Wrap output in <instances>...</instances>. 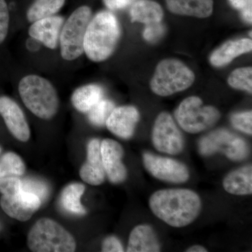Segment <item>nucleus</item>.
Returning a JSON list of instances; mask_svg holds the SVG:
<instances>
[{
	"mask_svg": "<svg viewBox=\"0 0 252 252\" xmlns=\"http://www.w3.org/2000/svg\"><path fill=\"white\" fill-rule=\"evenodd\" d=\"M154 215L174 228L193 223L201 211L198 194L187 189H167L154 192L149 201Z\"/></svg>",
	"mask_w": 252,
	"mask_h": 252,
	"instance_id": "1",
	"label": "nucleus"
},
{
	"mask_svg": "<svg viewBox=\"0 0 252 252\" xmlns=\"http://www.w3.org/2000/svg\"><path fill=\"white\" fill-rule=\"evenodd\" d=\"M120 37V25L115 15L108 11H99L88 25L84 53L91 61L102 62L112 56Z\"/></svg>",
	"mask_w": 252,
	"mask_h": 252,
	"instance_id": "2",
	"label": "nucleus"
},
{
	"mask_svg": "<svg viewBox=\"0 0 252 252\" xmlns=\"http://www.w3.org/2000/svg\"><path fill=\"white\" fill-rule=\"evenodd\" d=\"M18 92L26 107L39 119L49 120L57 114V91L45 78L36 74L26 76L20 81Z\"/></svg>",
	"mask_w": 252,
	"mask_h": 252,
	"instance_id": "3",
	"label": "nucleus"
},
{
	"mask_svg": "<svg viewBox=\"0 0 252 252\" xmlns=\"http://www.w3.org/2000/svg\"><path fill=\"white\" fill-rule=\"evenodd\" d=\"M28 246L34 252H72L77 244L70 233L48 218L38 220L28 235Z\"/></svg>",
	"mask_w": 252,
	"mask_h": 252,
	"instance_id": "4",
	"label": "nucleus"
},
{
	"mask_svg": "<svg viewBox=\"0 0 252 252\" xmlns=\"http://www.w3.org/2000/svg\"><path fill=\"white\" fill-rule=\"evenodd\" d=\"M195 81L193 71L179 60H162L156 67L150 88L154 94L167 97L188 89Z\"/></svg>",
	"mask_w": 252,
	"mask_h": 252,
	"instance_id": "5",
	"label": "nucleus"
},
{
	"mask_svg": "<svg viewBox=\"0 0 252 252\" xmlns=\"http://www.w3.org/2000/svg\"><path fill=\"white\" fill-rule=\"evenodd\" d=\"M179 126L187 132L197 134L208 130L220 121V111L211 105H203L201 99L190 96L182 101L175 113Z\"/></svg>",
	"mask_w": 252,
	"mask_h": 252,
	"instance_id": "6",
	"label": "nucleus"
},
{
	"mask_svg": "<svg viewBox=\"0 0 252 252\" xmlns=\"http://www.w3.org/2000/svg\"><path fill=\"white\" fill-rule=\"evenodd\" d=\"M91 18V8L81 6L70 15L67 21H64L59 39L63 59L74 61L84 54V37Z\"/></svg>",
	"mask_w": 252,
	"mask_h": 252,
	"instance_id": "7",
	"label": "nucleus"
},
{
	"mask_svg": "<svg viewBox=\"0 0 252 252\" xmlns=\"http://www.w3.org/2000/svg\"><path fill=\"white\" fill-rule=\"evenodd\" d=\"M198 151L205 157L220 153L233 161H242L250 154L246 141L225 129L212 131L202 137Z\"/></svg>",
	"mask_w": 252,
	"mask_h": 252,
	"instance_id": "8",
	"label": "nucleus"
},
{
	"mask_svg": "<svg viewBox=\"0 0 252 252\" xmlns=\"http://www.w3.org/2000/svg\"><path fill=\"white\" fill-rule=\"evenodd\" d=\"M152 140L154 148L161 153L177 155L185 148L183 135L173 117L167 112L158 115L152 129Z\"/></svg>",
	"mask_w": 252,
	"mask_h": 252,
	"instance_id": "9",
	"label": "nucleus"
},
{
	"mask_svg": "<svg viewBox=\"0 0 252 252\" xmlns=\"http://www.w3.org/2000/svg\"><path fill=\"white\" fill-rule=\"evenodd\" d=\"M142 161L146 170L156 179L162 182L185 183L190 177L187 165L175 159L145 152L142 155Z\"/></svg>",
	"mask_w": 252,
	"mask_h": 252,
	"instance_id": "10",
	"label": "nucleus"
},
{
	"mask_svg": "<svg viewBox=\"0 0 252 252\" xmlns=\"http://www.w3.org/2000/svg\"><path fill=\"white\" fill-rule=\"evenodd\" d=\"M41 204L39 197L23 189L14 195H2L0 200V205L5 213L20 221L29 220Z\"/></svg>",
	"mask_w": 252,
	"mask_h": 252,
	"instance_id": "11",
	"label": "nucleus"
},
{
	"mask_svg": "<svg viewBox=\"0 0 252 252\" xmlns=\"http://www.w3.org/2000/svg\"><path fill=\"white\" fill-rule=\"evenodd\" d=\"M101 157L106 176L113 184H120L126 180L127 169L123 163L124 150L122 146L112 139H104L100 144Z\"/></svg>",
	"mask_w": 252,
	"mask_h": 252,
	"instance_id": "12",
	"label": "nucleus"
},
{
	"mask_svg": "<svg viewBox=\"0 0 252 252\" xmlns=\"http://www.w3.org/2000/svg\"><path fill=\"white\" fill-rule=\"evenodd\" d=\"M0 115L10 132L21 142H26L31 137V130L22 109L7 96H0Z\"/></svg>",
	"mask_w": 252,
	"mask_h": 252,
	"instance_id": "13",
	"label": "nucleus"
},
{
	"mask_svg": "<svg viewBox=\"0 0 252 252\" xmlns=\"http://www.w3.org/2000/svg\"><path fill=\"white\" fill-rule=\"evenodd\" d=\"M140 117L138 109L134 106H121L113 109L105 126L114 135L127 140L133 136Z\"/></svg>",
	"mask_w": 252,
	"mask_h": 252,
	"instance_id": "14",
	"label": "nucleus"
},
{
	"mask_svg": "<svg viewBox=\"0 0 252 252\" xmlns=\"http://www.w3.org/2000/svg\"><path fill=\"white\" fill-rule=\"evenodd\" d=\"M64 18L61 16H52L41 18L31 25L28 33L35 40L42 43L50 49H57L59 45L60 35Z\"/></svg>",
	"mask_w": 252,
	"mask_h": 252,
	"instance_id": "15",
	"label": "nucleus"
},
{
	"mask_svg": "<svg viewBox=\"0 0 252 252\" xmlns=\"http://www.w3.org/2000/svg\"><path fill=\"white\" fill-rule=\"evenodd\" d=\"M100 144L98 139L90 140L87 147V160L79 171L81 180L92 186L102 185L105 180L106 173L101 157Z\"/></svg>",
	"mask_w": 252,
	"mask_h": 252,
	"instance_id": "16",
	"label": "nucleus"
},
{
	"mask_svg": "<svg viewBox=\"0 0 252 252\" xmlns=\"http://www.w3.org/2000/svg\"><path fill=\"white\" fill-rule=\"evenodd\" d=\"M252 39H236L226 41L212 53L210 62L214 67H224L241 55L251 52Z\"/></svg>",
	"mask_w": 252,
	"mask_h": 252,
	"instance_id": "17",
	"label": "nucleus"
},
{
	"mask_svg": "<svg viewBox=\"0 0 252 252\" xmlns=\"http://www.w3.org/2000/svg\"><path fill=\"white\" fill-rule=\"evenodd\" d=\"M127 252H158L160 245L154 228L149 225L141 224L131 231L127 244Z\"/></svg>",
	"mask_w": 252,
	"mask_h": 252,
	"instance_id": "18",
	"label": "nucleus"
},
{
	"mask_svg": "<svg viewBox=\"0 0 252 252\" xmlns=\"http://www.w3.org/2000/svg\"><path fill=\"white\" fill-rule=\"evenodd\" d=\"M167 9L176 15L198 18L210 17L214 0H165Z\"/></svg>",
	"mask_w": 252,
	"mask_h": 252,
	"instance_id": "19",
	"label": "nucleus"
},
{
	"mask_svg": "<svg viewBox=\"0 0 252 252\" xmlns=\"http://www.w3.org/2000/svg\"><path fill=\"white\" fill-rule=\"evenodd\" d=\"M223 187L225 191L232 195H252V165H247L229 172L223 179Z\"/></svg>",
	"mask_w": 252,
	"mask_h": 252,
	"instance_id": "20",
	"label": "nucleus"
},
{
	"mask_svg": "<svg viewBox=\"0 0 252 252\" xmlns=\"http://www.w3.org/2000/svg\"><path fill=\"white\" fill-rule=\"evenodd\" d=\"M132 22L151 25L161 23L164 17L162 6L153 0H137L130 9Z\"/></svg>",
	"mask_w": 252,
	"mask_h": 252,
	"instance_id": "21",
	"label": "nucleus"
},
{
	"mask_svg": "<svg viewBox=\"0 0 252 252\" xmlns=\"http://www.w3.org/2000/svg\"><path fill=\"white\" fill-rule=\"evenodd\" d=\"M104 90L97 84L81 86L74 91L71 100L73 106L79 112L88 113L101 99H103Z\"/></svg>",
	"mask_w": 252,
	"mask_h": 252,
	"instance_id": "22",
	"label": "nucleus"
},
{
	"mask_svg": "<svg viewBox=\"0 0 252 252\" xmlns=\"http://www.w3.org/2000/svg\"><path fill=\"white\" fill-rule=\"evenodd\" d=\"M85 191V186L73 183L68 185L61 194V205L64 210L77 215L86 214V209L81 203V198Z\"/></svg>",
	"mask_w": 252,
	"mask_h": 252,
	"instance_id": "23",
	"label": "nucleus"
},
{
	"mask_svg": "<svg viewBox=\"0 0 252 252\" xmlns=\"http://www.w3.org/2000/svg\"><path fill=\"white\" fill-rule=\"evenodd\" d=\"M64 2L65 0H34L28 9V21L32 23L41 18L54 16Z\"/></svg>",
	"mask_w": 252,
	"mask_h": 252,
	"instance_id": "24",
	"label": "nucleus"
},
{
	"mask_svg": "<svg viewBox=\"0 0 252 252\" xmlns=\"http://www.w3.org/2000/svg\"><path fill=\"white\" fill-rule=\"evenodd\" d=\"M26 166L21 158L17 154L9 152L0 159V179L11 176L23 175Z\"/></svg>",
	"mask_w": 252,
	"mask_h": 252,
	"instance_id": "25",
	"label": "nucleus"
},
{
	"mask_svg": "<svg viewBox=\"0 0 252 252\" xmlns=\"http://www.w3.org/2000/svg\"><path fill=\"white\" fill-rule=\"evenodd\" d=\"M228 85L233 89L252 93V68L245 67L237 68L228 76Z\"/></svg>",
	"mask_w": 252,
	"mask_h": 252,
	"instance_id": "26",
	"label": "nucleus"
},
{
	"mask_svg": "<svg viewBox=\"0 0 252 252\" xmlns=\"http://www.w3.org/2000/svg\"><path fill=\"white\" fill-rule=\"evenodd\" d=\"M114 108L115 104L112 101L102 99L88 112V117L93 125L101 127L105 125L107 119Z\"/></svg>",
	"mask_w": 252,
	"mask_h": 252,
	"instance_id": "27",
	"label": "nucleus"
},
{
	"mask_svg": "<svg viewBox=\"0 0 252 252\" xmlns=\"http://www.w3.org/2000/svg\"><path fill=\"white\" fill-rule=\"evenodd\" d=\"M22 181V188L25 191L34 194L41 201H44L49 194V187L42 181L34 178H26Z\"/></svg>",
	"mask_w": 252,
	"mask_h": 252,
	"instance_id": "28",
	"label": "nucleus"
},
{
	"mask_svg": "<svg viewBox=\"0 0 252 252\" xmlns=\"http://www.w3.org/2000/svg\"><path fill=\"white\" fill-rule=\"evenodd\" d=\"M232 125L237 130L244 133L252 135V111L238 112L233 114L230 117Z\"/></svg>",
	"mask_w": 252,
	"mask_h": 252,
	"instance_id": "29",
	"label": "nucleus"
},
{
	"mask_svg": "<svg viewBox=\"0 0 252 252\" xmlns=\"http://www.w3.org/2000/svg\"><path fill=\"white\" fill-rule=\"evenodd\" d=\"M10 13L6 0H0V46L4 42L9 34Z\"/></svg>",
	"mask_w": 252,
	"mask_h": 252,
	"instance_id": "30",
	"label": "nucleus"
},
{
	"mask_svg": "<svg viewBox=\"0 0 252 252\" xmlns=\"http://www.w3.org/2000/svg\"><path fill=\"white\" fill-rule=\"evenodd\" d=\"M22 189V181L16 176L0 179V192L2 195H14Z\"/></svg>",
	"mask_w": 252,
	"mask_h": 252,
	"instance_id": "31",
	"label": "nucleus"
},
{
	"mask_svg": "<svg viewBox=\"0 0 252 252\" xmlns=\"http://www.w3.org/2000/svg\"><path fill=\"white\" fill-rule=\"evenodd\" d=\"M233 9L240 11L242 18L245 22L252 23V0H228Z\"/></svg>",
	"mask_w": 252,
	"mask_h": 252,
	"instance_id": "32",
	"label": "nucleus"
},
{
	"mask_svg": "<svg viewBox=\"0 0 252 252\" xmlns=\"http://www.w3.org/2000/svg\"><path fill=\"white\" fill-rule=\"evenodd\" d=\"M165 26L161 23L147 25L143 32V36L149 42H155L165 34Z\"/></svg>",
	"mask_w": 252,
	"mask_h": 252,
	"instance_id": "33",
	"label": "nucleus"
},
{
	"mask_svg": "<svg viewBox=\"0 0 252 252\" xmlns=\"http://www.w3.org/2000/svg\"><path fill=\"white\" fill-rule=\"evenodd\" d=\"M102 251L103 252H124L122 243L115 236H109L102 242Z\"/></svg>",
	"mask_w": 252,
	"mask_h": 252,
	"instance_id": "34",
	"label": "nucleus"
},
{
	"mask_svg": "<svg viewBox=\"0 0 252 252\" xmlns=\"http://www.w3.org/2000/svg\"><path fill=\"white\" fill-rule=\"evenodd\" d=\"M132 0H103L104 5L112 11L122 9L130 4Z\"/></svg>",
	"mask_w": 252,
	"mask_h": 252,
	"instance_id": "35",
	"label": "nucleus"
},
{
	"mask_svg": "<svg viewBox=\"0 0 252 252\" xmlns=\"http://www.w3.org/2000/svg\"><path fill=\"white\" fill-rule=\"evenodd\" d=\"M187 252H207V250L206 248L201 246V245H193V246L190 247L186 250Z\"/></svg>",
	"mask_w": 252,
	"mask_h": 252,
	"instance_id": "36",
	"label": "nucleus"
},
{
	"mask_svg": "<svg viewBox=\"0 0 252 252\" xmlns=\"http://www.w3.org/2000/svg\"><path fill=\"white\" fill-rule=\"evenodd\" d=\"M0 152H1V149H0Z\"/></svg>",
	"mask_w": 252,
	"mask_h": 252,
	"instance_id": "37",
	"label": "nucleus"
}]
</instances>
